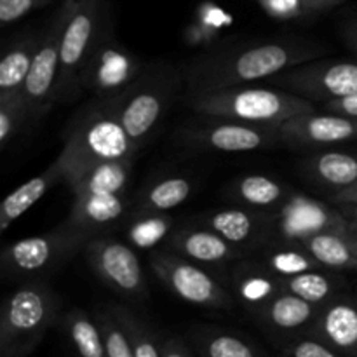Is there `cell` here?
<instances>
[{
    "mask_svg": "<svg viewBox=\"0 0 357 357\" xmlns=\"http://www.w3.org/2000/svg\"><path fill=\"white\" fill-rule=\"evenodd\" d=\"M319 310L321 307L293 293L282 291L253 317L271 335L272 340L279 342L284 347L288 342L309 333Z\"/></svg>",
    "mask_w": 357,
    "mask_h": 357,
    "instance_id": "2e32d148",
    "label": "cell"
},
{
    "mask_svg": "<svg viewBox=\"0 0 357 357\" xmlns=\"http://www.w3.org/2000/svg\"><path fill=\"white\" fill-rule=\"evenodd\" d=\"M110 307L122 326L126 328L135 357H160V338L162 337H159L149 323H145L138 314H135L126 305L110 303Z\"/></svg>",
    "mask_w": 357,
    "mask_h": 357,
    "instance_id": "836d02e7",
    "label": "cell"
},
{
    "mask_svg": "<svg viewBox=\"0 0 357 357\" xmlns=\"http://www.w3.org/2000/svg\"><path fill=\"white\" fill-rule=\"evenodd\" d=\"M174 218L162 211L136 208L124 220L126 239L136 250H152L173 234Z\"/></svg>",
    "mask_w": 357,
    "mask_h": 357,
    "instance_id": "4dcf8cb0",
    "label": "cell"
},
{
    "mask_svg": "<svg viewBox=\"0 0 357 357\" xmlns=\"http://www.w3.org/2000/svg\"><path fill=\"white\" fill-rule=\"evenodd\" d=\"M338 209L347 218V222H357V202L356 204H342L338 206Z\"/></svg>",
    "mask_w": 357,
    "mask_h": 357,
    "instance_id": "f6af8a7d",
    "label": "cell"
},
{
    "mask_svg": "<svg viewBox=\"0 0 357 357\" xmlns=\"http://www.w3.org/2000/svg\"><path fill=\"white\" fill-rule=\"evenodd\" d=\"M178 86L180 75L176 70L167 65L152 66L124 93L107 98L138 149H142L162 124L176 96Z\"/></svg>",
    "mask_w": 357,
    "mask_h": 357,
    "instance_id": "8992f818",
    "label": "cell"
},
{
    "mask_svg": "<svg viewBox=\"0 0 357 357\" xmlns=\"http://www.w3.org/2000/svg\"><path fill=\"white\" fill-rule=\"evenodd\" d=\"M131 160H103L73 167L65 173V183L73 195L126 194L132 178Z\"/></svg>",
    "mask_w": 357,
    "mask_h": 357,
    "instance_id": "ffe728a7",
    "label": "cell"
},
{
    "mask_svg": "<svg viewBox=\"0 0 357 357\" xmlns=\"http://www.w3.org/2000/svg\"><path fill=\"white\" fill-rule=\"evenodd\" d=\"M59 296L47 281L21 282L0 310V357H28L58 321Z\"/></svg>",
    "mask_w": 357,
    "mask_h": 357,
    "instance_id": "277c9868",
    "label": "cell"
},
{
    "mask_svg": "<svg viewBox=\"0 0 357 357\" xmlns=\"http://www.w3.org/2000/svg\"><path fill=\"white\" fill-rule=\"evenodd\" d=\"M349 230L357 237V222H349Z\"/></svg>",
    "mask_w": 357,
    "mask_h": 357,
    "instance_id": "bcb514c9",
    "label": "cell"
},
{
    "mask_svg": "<svg viewBox=\"0 0 357 357\" xmlns=\"http://www.w3.org/2000/svg\"><path fill=\"white\" fill-rule=\"evenodd\" d=\"M84 255L91 271L115 293L132 300L149 296L145 274L131 244L100 234L91 237L84 248Z\"/></svg>",
    "mask_w": 357,
    "mask_h": 357,
    "instance_id": "5bb4252c",
    "label": "cell"
},
{
    "mask_svg": "<svg viewBox=\"0 0 357 357\" xmlns=\"http://www.w3.org/2000/svg\"><path fill=\"white\" fill-rule=\"evenodd\" d=\"M145 72V66L114 35V24L105 30L80 73V89L94 98L124 93Z\"/></svg>",
    "mask_w": 357,
    "mask_h": 357,
    "instance_id": "8fae6325",
    "label": "cell"
},
{
    "mask_svg": "<svg viewBox=\"0 0 357 357\" xmlns=\"http://www.w3.org/2000/svg\"><path fill=\"white\" fill-rule=\"evenodd\" d=\"M268 82L314 103H326L357 94V61L312 59L278 73Z\"/></svg>",
    "mask_w": 357,
    "mask_h": 357,
    "instance_id": "7c38bea8",
    "label": "cell"
},
{
    "mask_svg": "<svg viewBox=\"0 0 357 357\" xmlns=\"http://www.w3.org/2000/svg\"><path fill=\"white\" fill-rule=\"evenodd\" d=\"M42 35L30 31L14 42L0 61V100H21Z\"/></svg>",
    "mask_w": 357,
    "mask_h": 357,
    "instance_id": "4316f807",
    "label": "cell"
},
{
    "mask_svg": "<svg viewBox=\"0 0 357 357\" xmlns=\"http://www.w3.org/2000/svg\"><path fill=\"white\" fill-rule=\"evenodd\" d=\"M295 190L267 174H246L229 187L230 199L257 211H275Z\"/></svg>",
    "mask_w": 357,
    "mask_h": 357,
    "instance_id": "484cf974",
    "label": "cell"
},
{
    "mask_svg": "<svg viewBox=\"0 0 357 357\" xmlns=\"http://www.w3.org/2000/svg\"><path fill=\"white\" fill-rule=\"evenodd\" d=\"M268 14L279 20H291V17L305 16L307 9L300 0H258Z\"/></svg>",
    "mask_w": 357,
    "mask_h": 357,
    "instance_id": "74e56055",
    "label": "cell"
},
{
    "mask_svg": "<svg viewBox=\"0 0 357 357\" xmlns=\"http://www.w3.org/2000/svg\"><path fill=\"white\" fill-rule=\"evenodd\" d=\"M309 335L347 357H357V296L344 291L321 307Z\"/></svg>",
    "mask_w": 357,
    "mask_h": 357,
    "instance_id": "ac0fdd59",
    "label": "cell"
},
{
    "mask_svg": "<svg viewBox=\"0 0 357 357\" xmlns=\"http://www.w3.org/2000/svg\"><path fill=\"white\" fill-rule=\"evenodd\" d=\"M59 181H65V169H63V164L56 159L44 173L33 176L21 187L14 188L0 204V230L6 232Z\"/></svg>",
    "mask_w": 357,
    "mask_h": 357,
    "instance_id": "cb8c5ba5",
    "label": "cell"
},
{
    "mask_svg": "<svg viewBox=\"0 0 357 357\" xmlns=\"http://www.w3.org/2000/svg\"><path fill=\"white\" fill-rule=\"evenodd\" d=\"M160 357H197V354L183 338L171 335L160 338Z\"/></svg>",
    "mask_w": 357,
    "mask_h": 357,
    "instance_id": "ab89813d",
    "label": "cell"
},
{
    "mask_svg": "<svg viewBox=\"0 0 357 357\" xmlns=\"http://www.w3.org/2000/svg\"><path fill=\"white\" fill-rule=\"evenodd\" d=\"M324 268L344 272L357 271V237L349 232H321L300 243Z\"/></svg>",
    "mask_w": 357,
    "mask_h": 357,
    "instance_id": "83f0119b",
    "label": "cell"
},
{
    "mask_svg": "<svg viewBox=\"0 0 357 357\" xmlns=\"http://www.w3.org/2000/svg\"><path fill=\"white\" fill-rule=\"evenodd\" d=\"M282 284L284 291L293 293L317 307L326 305L330 300L344 293L347 288L345 279L337 271L330 268H316V271L291 275L282 279Z\"/></svg>",
    "mask_w": 357,
    "mask_h": 357,
    "instance_id": "f1b7e54d",
    "label": "cell"
},
{
    "mask_svg": "<svg viewBox=\"0 0 357 357\" xmlns=\"http://www.w3.org/2000/svg\"><path fill=\"white\" fill-rule=\"evenodd\" d=\"M73 0H63L61 7L49 26L42 31L40 44L35 52L30 73L21 93L28 126H35L51 112L56 101V89L59 79V54H61V37L68 20Z\"/></svg>",
    "mask_w": 357,
    "mask_h": 357,
    "instance_id": "ba28073f",
    "label": "cell"
},
{
    "mask_svg": "<svg viewBox=\"0 0 357 357\" xmlns=\"http://www.w3.org/2000/svg\"><path fill=\"white\" fill-rule=\"evenodd\" d=\"M194 190V183L187 176L171 174V176L153 180L143 188L136 197V208L149 211L167 213L183 204Z\"/></svg>",
    "mask_w": 357,
    "mask_h": 357,
    "instance_id": "d6a6232c",
    "label": "cell"
},
{
    "mask_svg": "<svg viewBox=\"0 0 357 357\" xmlns=\"http://www.w3.org/2000/svg\"><path fill=\"white\" fill-rule=\"evenodd\" d=\"M340 35H342V38H344L345 45H347V47L354 52L356 58H357V17L345 21V23L342 24Z\"/></svg>",
    "mask_w": 357,
    "mask_h": 357,
    "instance_id": "7bdbcfd3",
    "label": "cell"
},
{
    "mask_svg": "<svg viewBox=\"0 0 357 357\" xmlns=\"http://www.w3.org/2000/svg\"><path fill=\"white\" fill-rule=\"evenodd\" d=\"M37 7H40L38 0H0V23H14Z\"/></svg>",
    "mask_w": 357,
    "mask_h": 357,
    "instance_id": "f35d334b",
    "label": "cell"
},
{
    "mask_svg": "<svg viewBox=\"0 0 357 357\" xmlns=\"http://www.w3.org/2000/svg\"><path fill=\"white\" fill-rule=\"evenodd\" d=\"M61 328L75 357H108L94 314L75 307L63 316Z\"/></svg>",
    "mask_w": 357,
    "mask_h": 357,
    "instance_id": "f546056e",
    "label": "cell"
},
{
    "mask_svg": "<svg viewBox=\"0 0 357 357\" xmlns=\"http://www.w3.org/2000/svg\"><path fill=\"white\" fill-rule=\"evenodd\" d=\"M188 103L199 115L234 119L244 124L275 129L296 115L316 112V103L298 94L284 89L251 86L188 94Z\"/></svg>",
    "mask_w": 357,
    "mask_h": 357,
    "instance_id": "7a4b0ae2",
    "label": "cell"
},
{
    "mask_svg": "<svg viewBox=\"0 0 357 357\" xmlns=\"http://www.w3.org/2000/svg\"><path fill=\"white\" fill-rule=\"evenodd\" d=\"M302 6L305 7L307 13H324V10H330L333 7L340 6L345 0H300Z\"/></svg>",
    "mask_w": 357,
    "mask_h": 357,
    "instance_id": "ee69618b",
    "label": "cell"
},
{
    "mask_svg": "<svg viewBox=\"0 0 357 357\" xmlns=\"http://www.w3.org/2000/svg\"><path fill=\"white\" fill-rule=\"evenodd\" d=\"M323 110L330 112V114L344 115V117L357 119V94L326 101V103H323Z\"/></svg>",
    "mask_w": 357,
    "mask_h": 357,
    "instance_id": "60d3db41",
    "label": "cell"
},
{
    "mask_svg": "<svg viewBox=\"0 0 357 357\" xmlns=\"http://www.w3.org/2000/svg\"><path fill=\"white\" fill-rule=\"evenodd\" d=\"M188 342L197 357H267L248 337L216 326L192 328Z\"/></svg>",
    "mask_w": 357,
    "mask_h": 357,
    "instance_id": "d4e9b609",
    "label": "cell"
},
{
    "mask_svg": "<svg viewBox=\"0 0 357 357\" xmlns=\"http://www.w3.org/2000/svg\"><path fill=\"white\" fill-rule=\"evenodd\" d=\"M279 136L282 145L291 149H326L357 139V119L309 112L286 121L279 128Z\"/></svg>",
    "mask_w": 357,
    "mask_h": 357,
    "instance_id": "9a60e30c",
    "label": "cell"
},
{
    "mask_svg": "<svg viewBox=\"0 0 357 357\" xmlns=\"http://www.w3.org/2000/svg\"><path fill=\"white\" fill-rule=\"evenodd\" d=\"M307 181L330 192L342 190L357 183V153L342 150L316 152L300 162Z\"/></svg>",
    "mask_w": 357,
    "mask_h": 357,
    "instance_id": "603a6c76",
    "label": "cell"
},
{
    "mask_svg": "<svg viewBox=\"0 0 357 357\" xmlns=\"http://www.w3.org/2000/svg\"><path fill=\"white\" fill-rule=\"evenodd\" d=\"M324 47L303 38H272L204 54L187 68L188 94L271 80L302 63L319 59Z\"/></svg>",
    "mask_w": 357,
    "mask_h": 357,
    "instance_id": "6da1fadb",
    "label": "cell"
},
{
    "mask_svg": "<svg viewBox=\"0 0 357 357\" xmlns=\"http://www.w3.org/2000/svg\"><path fill=\"white\" fill-rule=\"evenodd\" d=\"M150 267L160 284L181 302L215 310H232L236 307L234 295L215 275L173 251H155L150 257Z\"/></svg>",
    "mask_w": 357,
    "mask_h": 357,
    "instance_id": "9c48e42d",
    "label": "cell"
},
{
    "mask_svg": "<svg viewBox=\"0 0 357 357\" xmlns=\"http://www.w3.org/2000/svg\"><path fill=\"white\" fill-rule=\"evenodd\" d=\"M282 357H347L314 335H302L282 347Z\"/></svg>",
    "mask_w": 357,
    "mask_h": 357,
    "instance_id": "8d00e7d4",
    "label": "cell"
},
{
    "mask_svg": "<svg viewBox=\"0 0 357 357\" xmlns=\"http://www.w3.org/2000/svg\"><path fill=\"white\" fill-rule=\"evenodd\" d=\"M112 24L110 0H73L61 37L59 79L56 89L58 103L77 100L80 73L94 45Z\"/></svg>",
    "mask_w": 357,
    "mask_h": 357,
    "instance_id": "52a82bcc",
    "label": "cell"
},
{
    "mask_svg": "<svg viewBox=\"0 0 357 357\" xmlns=\"http://www.w3.org/2000/svg\"><path fill=\"white\" fill-rule=\"evenodd\" d=\"M135 145L107 98H94L72 119L65 132V146L58 155L63 169L103 160H136Z\"/></svg>",
    "mask_w": 357,
    "mask_h": 357,
    "instance_id": "3957f363",
    "label": "cell"
},
{
    "mask_svg": "<svg viewBox=\"0 0 357 357\" xmlns=\"http://www.w3.org/2000/svg\"><path fill=\"white\" fill-rule=\"evenodd\" d=\"M129 201L126 194H82L73 195V204L66 222L87 230L93 236L107 232L110 227L126 220Z\"/></svg>",
    "mask_w": 357,
    "mask_h": 357,
    "instance_id": "44dd1931",
    "label": "cell"
},
{
    "mask_svg": "<svg viewBox=\"0 0 357 357\" xmlns=\"http://www.w3.org/2000/svg\"><path fill=\"white\" fill-rule=\"evenodd\" d=\"M330 230L349 232V222L338 206L298 192H293L275 211H268L267 243L300 244L309 237Z\"/></svg>",
    "mask_w": 357,
    "mask_h": 357,
    "instance_id": "30bf717a",
    "label": "cell"
},
{
    "mask_svg": "<svg viewBox=\"0 0 357 357\" xmlns=\"http://www.w3.org/2000/svg\"><path fill=\"white\" fill-rule=\"evenodd\" d=\"M257 251L258 261L281 279L291 278V275L302 274V272L316 271V268H324L300 244L267 243L258 248Z\"/></svg>",
    "mask_w": 357,
    "mask_h": 357,
    "instance_id": "1f68e13d",
    "label": "cell"
},
{
    "mask_svg": "<svg viewBox=\"0 0 357 357\" xmlns=\"http://www.w3.org/2000/svg\"><path fill=\"white\" fill-rule=\"evenodd\" d=\"M93 234L63 222L51 232L20 239L3 248L0 268L6 279L16 282L45 281L49 275L84 251Z\"/></svg>",
    "mask_w": 357,
    "mask_h": 357,
    "instance_id": "5b68a950",
    "label": "cell"
},
{
    "mask_svg": "<svg viewBox=\"0 0 357 357\" xmlns=\"http://www.w3.org/2000/svg\"><path fill=\"white\" fill-rule=\"evenodd\" d=\"M201 121H190L178 138L188 146L211 152H257L281 143L279 129L244 124L225 117L201 115Z\"/></svg>",
    "mask_w": 357,
    "mask_h": 357,
    "instance_id": "4fadbf2b",
    "label": "cell"
},
{
    "mask_svg": "<svg viewBox=\"0 0 357 357\" xmlns=\"http://www.w3.org/2000/svg\"><path fill=\"white\" fill-rule=\"evenodd\" d=\"M330 202L335 206L356 204L357 202V183L351 185V187H347V188H342V190L330 192Z\"/></svg>",
    "mask_w": 357,
    "mask_h": 357,
    "instance_id": "b9f144b4",
    "label": "cell"
},
{
    "mask_svg": "<svg viewBox=\"0 0 357 357\" xmlns=\"http://www.w3.org/2000/svg\"><path fill=\"white\" fill-rule=\"evenodd\" d=\"M49 2H51V0H38V6H45V3H49Z\"/></svg>",
    "mask_w": 357,
    "mask_h": 357,
    "instance_id": "7dc6e473",
    "label": "cell"
},
{
    "mask_svg": "<svg viewBox=\"0 0 357 357\" xmlns=\"http://www.w3.org/2000/svg\"><path fill=\"white\" fill-rule=\"evenodd\" d=\"M195 225L213 230L244 251H257L268 241V211H257L244 206L202 215Z\"/></svg>",
    "mask_w": 357,
    "mask_h": 357,
    "instance_id": "e0dca14e",
    "label": "cell"
},
{
    "mask_svg": "<svg viewBox=\"0 0 357 357\" xmlns=\"http://www.w3.org/2000/svg\"><path fill=\"white\" fill-rule=\"evenodd\" d=\"M234 298L244 307L251 316L264 309L272 298L284 291V284L279 275L272 274L267 267L255 261H241L234 268L232 279Z\"/></svg>",
    "mask_w": 357,
    "mask_h": 357,
    "instance_id": "7402d4cb",
    "label": "cell"
},
{
    "mask_svg": "<svg viewBox=\"0 0 357 357\" xmlns=\"http://www.w3.org/2000/svg\"><path fill=\"white\" fill-rule=\"evenodd\" d=\"M166 248L187 260L195 261L199 265H208V267L209 265L211 267L227 265L230 261L239 260L246 253L213 230L195 225V223L174 230L169 239L166 241Z\"/></svg>",
    "mask_w": 357,
    "mask_h": 357,
    "instance_id": "d6986e66",
    "label": "cell"
},
{
    "mask_svg": "<svg viewBox=\"0 0 357 357\" xmlns=\"http://www.w3.org/2000/svg\"><path fill=\"white\" fill-rule=\"evenodd\" d=\"M28 128L26 114L21 100H0V146L6 150L9 143Z\"/></svg>",
    "mask_w": 357,
    "mask_h": 357,
    "instance_id": "d590c367",
    "label": "cell"
},
{
    "mask_svg": "<svg viewBox=\"0 0 357 357\" xmlns=\"http://www.w3.org/2000/svg\"><path fill=\"white\" fill-rule=\"evenodd\" d=\"M94 317H96L98 324L101 328V335H103L105 349H107L108 357H135L131 340H129L128 333H126V328L122 326L119 317L115 316L110 303L96 309Z\"/></svg>",
    "mask_w": 357,
    "mask_h": 357,
    "instance_id": "e575fe53",
    "label": "cell"
}]
</instances>
